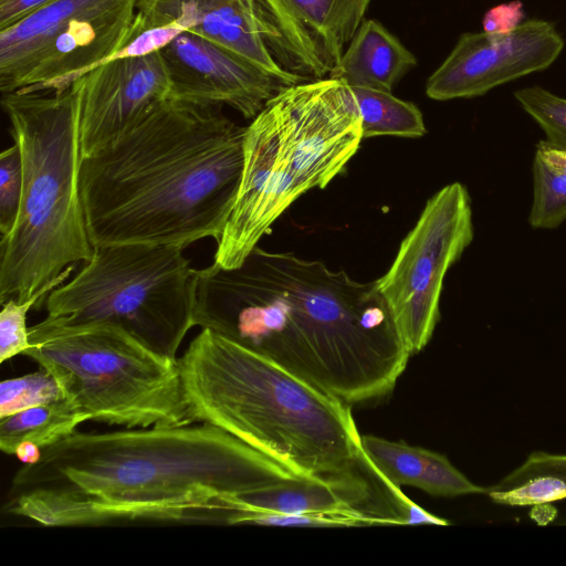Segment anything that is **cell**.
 Wrapping results in <instances>:
<instances>
[{"mask_svg":"<svg viewBox=\"0 0 566 566\" xmlns=\"http://www.w3.org/2000/svg\"><path fill=\"white\" fill-rule=\"evenodd\" d=\"M73 432L13 475L3 511L54 527L223 523V495L303 478L206 421Z\"/></svg>","mask_w":566,"mask_h":566,"instance_id":"cell-1","label":"cell"},{"mask_svg":"<svg viewBox=\"0 0 566 566\" xmlns=\"http://www.w3.org/2000/svg\"><path fill=\"white\" fill-rule=\"evenodd\" d=\"M195 325L251 348L348 405L392 391L410 354L376 283L258 245L198 270Z\"/></svg>","mask_w":566,"mask_h":566,"instance_id":"cell-2","label":"cell"},{"mask_svg":"<svg viewBox=\"0 0 566 566\" xmlns=\"http://www.w3.org/2000/svg\"><path fill=\"white\" fill-rule=\"evenodd\" d=\"M222 107L167 98L82 158L80 187L93 247H188L221 235L235 201L245 127Z\"/></svg>","mask_w":566,"mask_h":566,"instance_id":"cell-3","label":"cell"},{"mask_svg":"<svg viewBox=\"0 0 566 566\" xmlns=\"http://www.w3.org/2000/svg\"><path fill=\"white\" fill-rule=\"evenodd\" d=\"M177 361L196 422L223 429L298 476L385 481L363 451L350 405L273 359L202 328Z\"/></svg>","mask_w":566,"mask_h":566,"instance_id":"cell-4","label":"cell"},{"mask_svg":"<svg viewBox=\"0 0 566 566\" xmlns=\"http://www.w3.org/2000/svg\"><path fill=\"white\" fill-rule=\"evenodd\" d=\"M363 139L356 99L343 81L301 82L268 101L245 126L240 184L213 263L239 266L296 199L345 169Z\"/></svg>","mask_w":566,"mask_h":566,"instance_id":"cell-5","label":"cell"},{"mask_svg":"<svg viewBox=\"0 0 566 566\" xmlns=\"http://www.w3.org/2000/svg\"><path fill=\"white\" fill-rule=\"evenodd\" d=\"M23 165V189L12 230L0 240V303L23 302L69 266L87 262L90 240L80 187L82 148L77 96L2 94Z\"/></svg>","mask_w":566,"mask_h":566,"instance_id":"cell-6","label":"cell"},{"mask_svg":"<svg viewBox=\"0 0 566 566\" xmlns=\"http://www.w3.org/2000/svg\"><path fill=\"white\" fill-rule=\"evenodd\" d=\"M184 247L108 244L45 300L46 327L117 326L151 350L177 359L195 326L198 274Z\"/></svg>","mask_w":566,"mask_h":566,"instance_id":"cell-7","label":"cell"},{"mask_svg":"<svg viewBox=\"0 0 566 566\" xmlns=\"http://www.w3.org/2000/svg\"><path fill=\"white\" fill-rule=\"evenodd\" d=\"M22 355L54 376L88 420L125 428L195 423L177 359L113 325L29 327Z\"/></svg>","mask_w":566,"mask_h":566,"instance_id":"cell-8","label":"cell"},{"mask_svg":"<svg viewBox=\"0 0 566 566\" xmlns=\"http://www.w3.org/2000/svg\"><path fill=\"white\" fill-rule=\"evenodd\" d=\"M136 0H54L0 30L2 94L59 93L115 60L130 38Z\"/></svg>","mask_w":566,"mask_h":566,"instance_id":"cell-9","label":"cell"},{"mask_svg":"<svg viewBox=\"0 0 566 566\" xmlns=\"http://www.w3.org/2000/svg\"><path fill=\"white\" fill-rule=\"evenodd\" d=\"M473 237L469 191L461 182L449 184L428 199L392 264L375 281L410 356L431 339L444 276Z\"/></svg>","mask_w":566,"mask_h":566,"instance_id":"cell-10","label":"cell"},{"mask_svg":"<svg viewBox=\"0 0 566 566\" xmlns=\"http://www.w3.org/2000/svg\"><path fill=\"white\" fill-rule=\"evenodd\" d=\"M564 40L545 20L522 22L509 33H464L426 85L436 101L481 96L492 88L547 69Z\"/></svg>","mask_w":566,"mask_h":566,"instance_id":"cell-11","label":"cell"},{"mask_svg":"<svg viewBox=\"0 0 566 566\" xmlns=\"http://www.w3.org/2000/svg\"><path fill=\"white\" fill-rule=\"evenodd\" d=\"M370 0H256L265 43L303 81L328 76L356 34Z\"/></svg>","mask_w":566,"mask_h":566,"instance_id":"cell-12","label":"cell"},{"mask_svg":"<svg viewBox=\"0 0 566 566\" xmlns=\"http://www.w3.org/2000/svg\"><path fill=\"white\" fill-rule=\"evenodd\" d=\"M71 86L77 96L83 158L116 140L170 95L160 51L102 63Z\"/></svg>","mask_w":566,"mask_h":566,"instance_id":"cell-13","label":"cell"},{"mask_svg":"<svg viewBox=\"0 0 566 566\" xmlns=\"http://www.w3.org/2000/svg\"><path fill=\"white\" fill-rule=\"evenodd\" d=\"M160 53L170 78L169 97L226 105L247 119L291 86L243 56L190 32L177 35Z\"/></svg>","mask_w":566,"mask_h":566,"instance_id":"cell-14","label":"cell"},{"mask_svg":"<svg viewBox=\"0 0 566 566\" xmlns=\"http://www.w3.org/2000/svg\"><path fill=\"white\" fill-rule=\"evenodd\" d=\"M134 24L139 29L176 24L243 56L289 85L305 82L283 70L271 54L256 0H136Z\"/></svg>","mask_w":566,"mask_h":566,"instance_id":"cell-15","label":"cell"},{"mask_svg":"<svg viewBox=\"0 0 566 566\" xmlns=\"http://www.w3.org/2000/svg\"><path fill=\"white\" fill-rule=\"evenodd\" d=\"M360 443L371 465L399 489L410 485L430 495L443 497L488 492V489L471 482L446 455L438 452L374 434L360 436Z\"/></svg>","mask_w":566,"mask_h":566,"instance_id":"cell-16","label":"cell"},{"mask_svg":"<svg viewBox=\"0 0 566 566\" xmlns=\"http://www.w3.org/2000/svg\"><path fill=\"white\" fill-rule=\"evenodd\" d=\"M416 56L376 20L361 22L328 76L350 88L391 92L415 65Z\"/></svg>","mask_w":566,"mask_h":566,"instance_id":"cell-17","label":"cell"},{"mask_svg":"<svg viewBox=\"0 0 566 566\" xmlns=\"http://www.w3.org/2000/svg\"><path fill=\"white\" fill-rule=\"evenodd\" d=\"M88 418L69 397L30 407L0 418V448L14 454L25 441L46 448L75 432Z\"/></svg>","mask_w":566,"mask_h":566,"instance_id":"cell-18","label":"cell"},{"mask_svg":"<svg viewBox=\"0 0 566 566\" xmlns=\"http://www.w3.org/2000/svg\"><path fill=\"white\" fill-rule=\"evenodd\" d=\"M533 201L528 223L533 229H555L566 220V151L539 140L533 166Z\"/></svg>","mask_w":566,"mask_h":566,"instance_id":"cell-19","label":"cell"},{"mask_svg":"<svg viewBox=\"0 0 566 566\" xmlns=\"http://www.w3.org/2000/svg\"><path fill=\"white\" fill-rule=\"evenodd\" d=\"M361 119L363 138L399 136L418 138L426 134L420 109L391 92L352 88Z\"/></svg>","mask_w":566,"mask_h":566,"instance_id":"cell-20","label":"cell"},{"mask_svg":"<svg viewBox=\"0 0 566 566\" xmlns=\"http://www.w3.org/2000/svg\"><path fill=\"white\" fill-rule=\"evenodd\" d=\"M75 265L69 266L60 276L44 285L32 297L18 302L14 298L6 301L0 313V363L22 355L32 346L27 326V315L32 307L40 308L48 295L70 277Z\"/></svg>","mask_w":566,"mask_h":566,"instance_id":"cell-21","label":"cell"},{"mask_svg":"<svg viewBox=\"0 0 566 566\" xmlns=\"http://www.w3.org/2000/svg\"><path fill=\"white\" fill-rule=\"evenodd\" d=\"M65 397L59 382L43 368L24 376L2 380L0 418Z\"/></svg>","mask_w":566,"mask_h":566,"instance_id":"cell-22","label":"cell"},{"mask_svg":"<svg viewBox=\"0 0 566 566\" xmlns=\"http://www.w3.org/2000/svg\"><path fill=\"white\" fill-rule=\"evenodd\" d=\"M521 107L538 124L545 142L566 151V98L539 87H525L514 92Z\"/></svg>","mask_w":566,"mask_h":566,"instance_id":"cell-23","label":"cell"},{"mask_svg":"<svg viewBox=\"0 0 566 566\" xmlns=\"http://www.w3.org/2000/svg\"><path fill=\"white\" fill-rule=\"evenodd\" d=\"M229 525H270L305 527H352L375 526L373 518L356 512L275 514L261 512L233 513L228 517ZM377 526V525H376Z\"/></svg>","mask_w":566,"mask_h":566,"instance_id":"cell-24","label":"cell"},{"mask_svg":"<svg viewBox=\"0 0 566 566\" xmlns=\"http://www.w3.org/2000/svg\"><path fill=\"white\" fill-rule=\"evenodd\" d=\"M486 494L496 504L531 506L566 499V480L554 474H539L505 489H488Z\"/></svg>","mask_w":566,"mask_h":566,"instance_id":"cell-25","label":"cell"},{"mask_svg":"<svg viewBox=\"0 0 566 566\" xmlns=\"http://www.w3.org/2000/svg\"><path fill=\"white\" fill-rule=\"evenodd\" d=\"M23 189V165L13 143L0 154V233L8 234L17 220Z\"/></svg>","mask_w":566,"mask_h":566,"instance_id":"cell-26","label":"cell"},{"mask_svg":"<svg viewBox=\"0 0 566 566\" xmlns=\"http://www.w3.org/2000/svg\"><path fill=\"white\" fill-rule=\"evenodd\" d=\"M539 474H554L566 480V454H552L543 451L532 452L522 465L491 489L511 488Z\"/></svg>","mask_w":566,"mask_h":566,"instance_id":"cell-27","label":"cell"},{"mask_svg":"<svg viewBox=\"0 0 566 566\" xmlns=\"http://www.w3.org/2000/svg\"><path fill=\"white\" fill-rule=\"evenodd\" d=\"M525 14L520 0L501 3L491 8L483 18V32L491 34L509 33L515 30Z\"/></svg>","mask_w":566,"mask_h":566,"instance_id":"cell-28","label":"cell"},{"mask_svg":"<svg viewBox=\"0 0 566 566\" xmlns=\"http://www.w3.org/2000/svg\"><path fill=\"white\" fill-rule=\"evenodd\" d=\"M54 0H0V30Z\"/></svg>","mask_w":566,"mask_h":566,"instance_id":"cell-29","label":"cell"},{"mask_svg":"<svg viewBox=\"0 0 566 566\" xmlns=\"http://www.w3.org/2000/svg\"><path fill=\"white\" fill-rule=\"evenodd\" d=\"M14 455L24 464H33L40 460L42 449L33 442L25 441L17 447Z\"/></svg>","mask_w":566,"mask_h":566,"instance_id":"cell-30","label":"cell"}]
</instances>
